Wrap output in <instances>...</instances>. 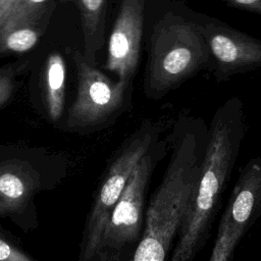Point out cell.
I'll list each match as a JSON object with an SVG mask.
<instances>
[{"instance_id":"20","label":"cell","mask_w":261,"mask_h":261,"mask_svg":"<svg viewBox=\"0 0 261 261\" xmlns=\"http://www.w3.org/2000/svg\"><path fill=\"white\" fill-rule=\"evenodd\" d=\"M129 261H132V260H129Z\"/></svg>"},{"instance_id":"5","label":"cell","mask_w":261,"mask_h":261,"mask_svg":"<svg viewBox=\"0 0 261 261\" xmlns=\"http://www.w3.org/2000/svg\"><path fill=\"white\" fill-rule=\"evenodd\" d=\"M72 58L76 68L77 91L67 117L71 129L102 126L132 105L134 84L111 80L89 63L79 51L72 53Z\"/></svg>"},{"instance_id":"11","label":"cell","mask_w":261,"mask_h":261,"mask_svg":"<svg viewBox=\"0 0 261 261\" xmlns=\"http://www.w3.org/2000/svg\"><path fill=\"white\" fill-rule=\"evenodd\" d=\"M84 34V58L94 65L105 45L107 0H77Z\"/></svg>"},{"instance_id":"18","label":"cell","mask_w":261,"mask_h":261,"mask_svg":"<svg viewBox=\"0 0 261 261\" xmlns=\"http://www.w3.org/2000/svg\"><path fill=\"white\" fill-rule=\"evenodd\" d=\"M12 82L8 75L0 74V106L4 104L11 95Z\"/></svg>"},{"instance_id":"17","label":"cell","mask_w":261,"mask_h":261,"mask_svg":"<svg viewBox=\"0 0 261 261\" xmlns=\"http://www.w3.org/2000/svg\"><path fill=\"white\" fill-rule=\"evenodd\" d=\"M229 7L261 15V0H219Z\"/></svg>"},{"instance_id":"19","label":"cell","mask_w":261,"mask_h":261,"mask_svg":"<svg viewBox=\"0 0 261 261\" xmlns=\"http://www.w3.org/2000/svg\"><path fill=\"white\" fill-rule=\"evenodd\" d=\"M18 0H0V27Z\"/></svg>"},{"instance_id":"14","label":"cell","mask_w":261,"mask_h":261,"mask_svg":"<svg viewBox=\"0 0 261 261\" xmlns=\"http://www.w3.org/2000/svg\"><path fill=\"white\" fill-rule=\"evenodd\" d=\"M47 0H18L0 27V33L11 28L32 23L41 6Z\"/></svg>"},{"instance_id":"10","label":"cell","mask_w":261,"mask_h":261,"mask_svg":"<svg viewBox=\"0 0 261 261\" xmlns=\"http://www.w3.org/2000/svg\"><path fill=\"white\" fill-rule=\"evenodd\" d=\"M39 185L36 170L23 161L0 164V213L21 210Z\"/></svg>"},{"instance_id":"1","label":"cell","mask_w":261,"mask_h":261,"mask_svg":"<svg viewBox=\"0 0 261 261\" xmlns=\"http://www.w3.org/2000/svg\"><path fill=\"white\" fill-rule=\"evenodd\" d=\"M143 47L144 95L157 101L210 67L197 11L177 0H147Z\"/></svg>"},{"instance_id":"4","label":"cell","mask_w":261,"mask_h":261,"mask_svg":"<svg viewBox=\"0 0 261 261\" xmlns=\"http://www.w3.org/2000/svg\"><path fill=\"white\" fill-rule=\"evenodd\" d=\"M162 122L145 119L124 141L112 161L95 199L86 229L84 259H91L99 250L110 214L140 160L160 140Z\"/></svg>"},{"instance_id":"13","label":"cell","mask_w":261,"mask_h":261,"mask_svg":"<svg viewBox=\"0 0 261 261\" xmlns=\"http://www.w3.org/2000/svg\"><path fill=\"white\" fill-rule=\"evenodd\" d=\"M39 40V32L32 23L20 24L0 33V48L15 53L32 49Z\"/></svg>"},{"instance_id":"6","label":"cell","mask_w":261,"mask_h":261,"mask_svg":"<svg viewBox=\"0 0 261 261\" xmlns=\"http://www.w3.org/2000/svg\"><path fill=\"white\" fill-rule=\"evenodd\" d=\"M197 19L210 55L209 69L217 82L261 72V40L201 12Z\"/></svg>"},{"instance_id":"16","label":"cell","mask_w":261,"mask_h":261,"mask_svg":"<svg viewBox=\"0 0 261 261\" xmlns=\"http://www.w3.org/2000/svg\"><path fill=\"white\" fill-rule=\"evenodd\" d=\"M0 261H34L0 234Z\"/></svg>"},{"instance_id":"12","label":"cell","mask_w":261,"mask_h":261,"mask_svg":"<svg viewBox=\"0 0 261 261\" xmlns=\"http://www.w3.org/2000/svg\"><path fill=\"white\" fill-rule=\"evenodd\" d=\"M65 62L58 52L49 55L45 66V92L47 111L52 120L60 118L65 99Z\"/></svg>"},{"instance_id":"7","label":"cell","mask_w":261,"mask_h":261,"mask_svg":"<svg viewBox=\"0 0 261 261\" xmlns=\"http://www.w3.org/2000/svg\"><path fill=\"white\" fill-rule=\"evenodd\" d=\"M167 140H159L140 160L114 206L104 229L102 247H118L139 236L143 222L145 193L157 162L166 152Z\"/></svg>"},{"instance_id":"2","label":"cell","mask_w":261,"mask_h":261,"mask_svg":"<svg viewBox=\"0 0 261 261\" xmlns=\"http://www.w3.org/2000/svg\"><path fill=\"white\" fill-rule=\"evenodd\" d=\"M202 117L180 115L167 140L170 160L146 213L143 237L132 261H165L197 184L207 141Z\"/></svg>"},{"instance_id":"15","label":"cell","mask_w":261,"mask_h":261,"mask_svg":"<svg viewBox=\"0 0 261 261\" xmlns=\"http://www.w3.org/2000/svg\"><path fill=\"white\" fill-rule=\"evenodd\" d=\"M241 237L242 236L230 231L226 226L220 224L210 261H228Z\"/></svg>"},{"instance_id":"9","label":"cell","mask_w":261,"mask_h":261,"mask_svg":"<svg viewBox=\"0 0 261 261\" xmlns=\"http://www.w3.org/2000/svg\"><path fill=\"white\" fill-rule=\"evenodd\" d=\"M261 215V157L243 168L220 224L240 236Z\"/></svg>"},{"instance_id":"3","label":"cell","mask_w":261,"mask_h":261,"mask_svg":"<svg viewBox=\"0 0 261 261\" xmlns=\"http://www.w3.org/2000/svg\"><path fill=\"white\" fill-rule=\"evenodd\" d=\"M245 133L244 103L231 97L215 110L208 125L200 174L169 261H192L234 165Z\"/></svg>"},{"instance_id":"8","label":"cell","mask_w":261,"mask_h":261,"mask_svg":"<svg viewBox=\"0 0 261 261\" xmlns=\"http://www.w3.org/2000/svg\"><path fill=\"white\" fill-rule=\"evenodd\" d=\"M147 0H120L109 34L105 68L118 81L134 84L144 41Z\"/></svg>"}]
</instances>
